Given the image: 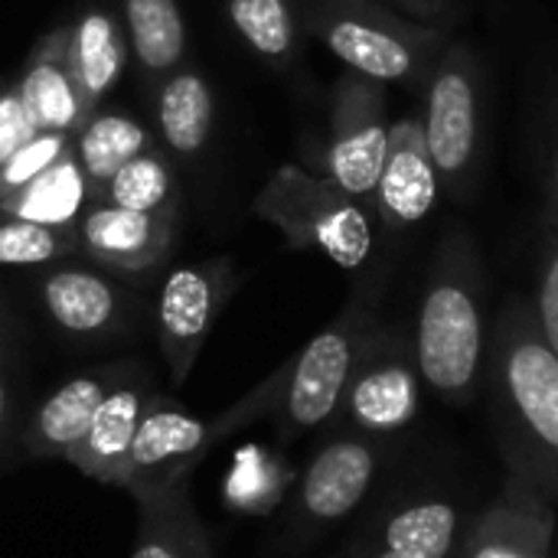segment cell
<instances>
[{
	"instance_id": "cell-14",
	"label": "cell",
	"mask_w": 558,
	"mask_h": 558,
	"mask_svg": "<svg viewBox=\"0 0 558 558\" xmlns=\"http://www.w3.org/2000/svg\"><path fill=\"white\" fill-rule=\"evenodd\" d=\"M383 464V445L366 435H340L317 451L304 471L298 507L314 526L337 523L350 517L369 494L376 471Z\"/></svg>"
},
{
	"instance_id": "cell-7",
	"label": "cell",
	"mask_w": 558,
	"mask_h": 558,
	"mask_svg": "<svg viewBox=\"0 0 558 558\" xmlns=\"http://www.w3.org/2000/svg\"><path fill=\"white\" fill-rule=\"evenodd\" d=\"M389 124L386 85L347 69L330 92V134L320 177L337 183L369 213L389 147Z\"/></svg>"
},
{
	"instance_id": "cell-2",
	"label": "cell",
	"mask_w": 558,
	"mask_h": 558,
	"mask_svg": "<svg viewBox=\"0 0 558 558\" xmlns=\"http://www.w3.org/2000/svg\"><path fill=\"white\" fill-rule=\"evenodd\" d=\"M412 343L428 389L451 405L477 396L487 360V288L477 245L461 226H448L438 239Z\"/></svg>"
},
{
	"instance_id": "cell-9",
	"label": "cell",
	"mask_w": 558,
	"mask_h": 558,
	"mask_svg": "<svg viewBox=\"0 0 558 558\" xmlns=\"http://www.w3.org/2000/svg\"><path fill=\"white\" fill-rule=\"evenodd\" d=\"M235 281V268L226 258L177 265L163 278L157 298V340L173 383L190 376Z\"/></svg>"
},
{
	"instance_id": "cell-19",
	"label": "cell",
	"mask_w": 558,
	"mask_h": 558,
	"mask_svg": "<svg viewBox=\"0 0 558 558\" xmlns=\"http://www.w3.org/2000/svg\"><path fill=\"white\" fill-rule=\"evenodd\" d=\"M114 373H82L62 383L36 412L26 448L36 458H65L88 432L98 405L114 386Z\"/></svg>"
},
{
	"instance_id": "cell-17",
	"label": "cell",
	"mask_w": 558,
	"mask_h": 558,
	"mask_svg": "<svg viewBox=\"0 0 558 558\" xmlns=\"http://www.w3.org/2000/svg\"><path fill=\"white\" fill-rule=\"evenodd\" d=\"M65 62L78 88L85 114H92L105 95L118 85L128 65V36L121 20L108 7H88L69 23Z\"/></svg>"
},
{
	"instance_id": "cell-8",
	"label": "cell",
	"mask_w": 558,
	"mask_h": 558,
	"mask_svg": "<svg viewBox=\"0 0 558 558\" xmlns=\"http://www.w3.org/2000/svg\"><path fill=\"white\" fill-rule=\"evenodd\" d=\"M422 386L412 333L402 327H379L353 369L340 415L356 428V435L383 445L386 438H399L412 428Z\"/></svg>"
},
{
	"instance_id": "cell-16",
	"label": "cell",
	"mask_w": 558,
	"mask_h": 558,
	"mask_svg": "<svg viewBox=\"0 0 558 558\" xmlns=\"http://www.w3.org/2000/svg\"><path fill=\"white\" fill-rule=\"evenodd\" d=\"M65 43H69V26H56L46 36H39L16 78L23 108L33 118L36 131L75 134L88 118L65 62Z\"/></svg>"
},
{
	"instance_id": "cell-15",
	"label": "cell",
	"mask_w": 558,
	"mask_h": 558,
	"mask_svg": "<svg viewBox=\"0 0 558 558\" xmlns=\"http://www.w3.org/2000/svg\"><path fill=\"white\" fill-rule=\"evenodd\" d=\"M144 405H147V392L141 389V383L118 379L111 392L105 396V402L98 405L85 438L65 454V461L98 484L124 487L128 454H131Z\"/></svg>"
},
{
	"instance_id": "cell-3",
	"label": "cell",
	"mask_w": 558,
	"mask_h": 558,
	"mask_svg": "<svg viewBox=\"0 0 558 558\" xmlns=\"http://www.w3.org/2000/svg\"><path fill=\"white\" fill-rule=\"evenodd\" d=\"M301 26L350 72L415 92L451 43V26L418 23L383 0H304Z\"/></svg>"
},
{
	"instance_id": "cell-28",
	"label": "cell",
	"mask_w": 558,
	"mask_h": 558,
	"mask_svg": "<svg viewBox=\"0 0 558 558\" xmlns=\"http://www.w3.org/2000/svg\"><path fill=\"white\" fill-rule=\"evenodd\" d=\"M78 252L75 229H52L0 216V268H33Z\"/></svg>"
},
{
	"instance_id": "cell-18",
	"label": "cell",
	"mask_w": 558,
	"mask_h": 558,
	"mask_svg": "<svg viewBox=\"0 0 558 558\" xmlns=\"http://www.w3.org/2000/svg\"><path fill=\"white\" fill-rule=\"evenodd\" d=\"M39 301L52 324L72 337H105L124 324V294L88 268H56L39 281Z\"/></svg>"
},
{
	"instance_id": "cell-25",
	"label": "cell",
	"mask_w": 558,
	"mask_h": 558,
	"mask_svg": "<svg viewBox=\"0 0 558 558\" xmlns=\"http://www.w3.org/2000/svg\"><path fill=\"white\" fill-rule=\"evenodd\" d=\"M75 157L88 177V186H101L114 170H121L128 160H134L137 154H144L147 147H154L150 131L128 114L118 111H92L85 118V124L75 131L72 137Z\"/></svg>"
},
{
	"instance_id": "cell-10",
	"label": "cell",
	"mask_w": 558,
	"mask_h": 558,
	"mask_svg": "<svg viewBox=\"0 0 558 558\" xmlns=\"http://www.w3.org/2000/svg\"><path fill=\"white\" fill-rule=\"evenodd\" d=\"M226 425H209L167 399H147L128 454L124 490L137 500L173 490Z\"/></svg>"
},
{
	"instance_id": "cell-27",
	"label": "cell",
	"mask_w": 558,
	"mask_h": 558,
	"mask_svg": "<svg viewBox=\"0 0 558 558\" xmlns=\"http://www.w3.org/2000/svg\"><path fill=\"white\" fill-rule=\"evenodd\" d=\"M226 13L258 59L275 69L294 62L304 29L294 0H226Z\"/></svg>"
},
{
	"instance_id": "cell-1",
	"label": "cell",
	"mask_w": 558,
	"mask_h": 558,
	"mask_svg": "<svg viewBox=\"0 0 558 558\" xmlns=\"http://www.w3.org/2000/svg\"><path fill=\"white\" fill-rule=\"evenodd\" d=\"M494 415L510 474L526 477L558 507V356L533 301L510 298L487 340Z\"/></svg>"
},
{
	"instance_id": "cell-30",
	"label": "cell",
	"mask_w": 558,
	"mask_h": 558,
	"mask_svg": "<svg viewBox=\"0 0 558 558\" xmlns=\"http://www.w3.org/2000/svg\"><path fill=\"white\" fill-rule=\"evenodd\" d=\"M536 324L558 356V216L546 219L543 248H539V275H536Z\"/></svg>"
},
{
	"instance_id": "cell-6",
	"label": "cell",
	"mask_w": 558,
	"mask_h": 558,
	"mask_svg": "<svg viewBox=\"0 0 558 558\" xmlns=\"http://www.w3.org/2000/svg\"><path fill=\"white\" fill-rule=\"evenodd\" d=\"M484 72L464 39H451L425 85V144L441 180V193L464 203L474 190L481 157Z\"/></svg>"
},
{
	"instance_id": "cell-33",
	"label": "cell",
	"mask_w": 558,
	"mask_h": 558,
	"mask_svg": "<svg viewBox=\"0 0 558 558\" xmlns=\"http://www.w3.org/2000/svg\"><path fill=\"white\" fill-rule=\"evenodd\" d=\"M549 180H553V209L558 216V137L556 147H553V157H549Z\"/></svg>"
},
{
	"instance_id": "cell-20",
	"label": "cell",
	"mask_w": 558,
	"mask_h": 558,
	"mask_svg": "<svg viewBox=\"0 0 558 558\" xmlns=\"http://www.w3.org/2000/svg\"><path fill=\"white\" fill-rule=\"evenodd\" d=\"M88 196H92L88 177L75 157V147H69L36 180H29L7 199H0V216L26 219V222H39L52 229H75L88 206Z\"/></svg>"
},
{
	"instance_id": "cell-21",
	"label": "cell",
	"mask_w": 558,
	"mask_h": 558,
	"mask_svg": "<svg viewBox=\"0 0 558 558\" xmlns=\"http://www.w3.org/2000/svg\"><path fill=\"white\" fill-rule=\"evenodd\" d=\"M121 26L137 69L163 82L186 56V20L177 0H121Z\"/></svg>"
},
{
	"instance_id": "cell-32",
	"label": "cell",
	"mask_w": 558,
	"mask_h": 558,
	"mask_svg": "<svg viewBox=\"0 0 558 558\" xmlns=\"http://www.w3.org/2000/svg\"><path fill=\"white\" fill-rule=\"evenodd\" d=\"M383 3L402 10L405 16H412L418 23H432V26H451L458 16L454 0H383Z\"/></svg>"
},
{
	"instance_id": "cell-31",
	"label": "cell",
	"mask_w": 558,
	"mask_h": 558,
	"mask_svg": "<svg viewBox=\"0 0 558 558\" xmlns=\"http://www.w3.org/2000/svg\"><path fill=\"white\" fill-rule=\"evenodd\" d=\"M33 134H39V131L23 108L20 88L16 85L0 88V163H7Z\"/></svg>"
},
{
	"instance_id": "cell-4",
	"label": "cell",
	"mask_w": 558,
	"mask_h": 558,
	"mask_svg": "<svg viewBox=\"0 0 558 558\" xmlns=\"http://www.w3.org/2000/svg\"><path fill=\"white\" fill-rule=\"evenodd\" d=\"M252 213L271 222L291 248H317L347 271L373 255L369 209L301 163H281L252 199Z\"/></svg>"
},
{
	"instance_id": "cell-34",
	"label": "cell",
	"mask_w": 558,
	"mask_h": 558,
	"mask_svg": "<svg viewBox=\"0 0 558 558\" xmlns=\"http://www.w3.org/2000/svg\"><path fill=\"white\" fill-rule=\"evenodd\" d=\"M7 373H3V363H0V428H3V422H7Z\"/></svg>"
},
{
	"instance_id": "cell-12",
	"label": "cell",
	"mask_w": 558,
	"mask_h": 558,
	"mask_svg": "<svg viewBox=\"0 0 558 558\" xmlns=\"http://www.w3.org/2000/svg\"><path fill=\"white\" fill-rule=\"evenodd\" d=\"M556 510V504L526 477L510 474L494 504L464 536L461 558H549Z\"/></svg>"
},
{
	"instance_id": "cell-23",
	"label": "cell",
	"mask_w": 558,
	"mask_h": 558,
	"mask_svg": "<svg viewBox=\"0 0 558 558\" xmlns=\"http://www.w3.org/2000/svg\"><path fill=\"white\" fill-rule=\"evenodd\" d=\"M141 523L131 558H213L209 536L180 487L141 497Z\"/></svg>"
},
{
	"instance_id": "cell-5",
	"label": "cell",
	"mask_w": 558,
	"mask_h": 558,
	"mask_svg": "<svg viewBox=\"0 0 558 558\" xmlns=\"http://www.w3.org/2000/svg\"><path fill=\"white\" fill-rule=\"evenodd\" d=\"M376 301L360 291L350 304L271 379V389L281 396V418L298 432H314L340 415L353 369L379 330Z\"/></svg>"
},
{
	"instance_id": "cell-13",
	"label": "cell",
	"mask_w": 558,
	"mask_h": 558,
	"mask_svg": "<svg viewBox=\"0 0 558 558\" xmlns=\"http://www.w3.org/2000/svg\"><path fill=\"white\" fill-rule=\"evenodd\" d=\"M441 180L425 144L422 114H402L389 124V147L376 186L373 213L389 235H399L432 216Z\"/></svg>"
},
{
	"instance_id": "cell-29",
	"label": "cell",
	"mask_w": 558,
	"mask_h": 558,
	"mask_svg": "<svg viewBox=\"0 0 558 558\" xmlns=\"http://www.w3.org/2000/svg\"><path fill=\"white\" fill-rule=\"evenodd\" d=\"M72 137L75 134H65V131H39V134H33L7 163H0V199L16 193L29 180H36L46 167H52L72 147Z\"/></svg>"
},
{
	"instance_id": "cell-26",
	"label": "cell",
	"mask_w": 558,
	"mask_h": 558,
	"mask_svg": "<svg viewBox=\"0 0 558 558\" xmlns=\"http://www.w3.org/2000/svg\"><path fill=\"white\" fill-rule=\"evenodd\" d=\"M88 203H105V206L134 209V213L180 209V193H177V180H173L167 154L157 144L147 147L144 154L128 160L121 170H114L101 186H95Z\"/></svg>"
},
{
	"instance_id": "cell-11",
	"label": "cell",
	"mask_w": 558,
	"mask_h": 558,
	"mask_svg": "<svg viewBox=\"0 0 558 558\" xmlns=\"http://www.w3.org/2000/svg\"><path fill=\"white\" fill-rule=\"evenodd\" d=\"M177 222L180 209L134 213L105 203H88L75 226V239L78 252L88 255L95 265L121 275H141L167 262L177 242Z\"/></svg>"
},
{
	"instance_id": "cell-22",
	"label": "cell",
	"mask_w": 558,
	"mask_h": 558,
	"mask_svg": "<svg viewBox=\"0 0 558 558\" xmlns=\"http://www.w3.org/2000/svg\"><path fill=\"white\" fill-rule=\"evenodd\" d=\"M216 124V95L196 69H177L157 92V134L180 154L193 157L206 147Z\"/></svg>"
},
{
	"instance_id": "cell-24",
	"label": "cell",
	"mask_w": 558,
	"mask_h": 558,
	"mask_svg": "<svg viewBox=\"0 0 558 558\" xmlns=\"http://www.w3.org/2000/svg\"><path fill=\"white\" fill-rule=\"evenodd\" d=\"M461 536V513L448 500H422L402 507L383 530L373 558H451Z\"/></svg>"
}]
</instances>
